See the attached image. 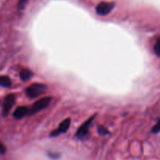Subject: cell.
<instances>
[{"instance_id": "1", "label": "cell", "mask_w": 160, "mask_h": 160, "mask_svg": "<svg viewBox=\"0 0 160 160\" xmlns=\"http://www.w3.org/2000/svg\"><path fill=\"white\" fill-rule=\"evenodd\" d=\"M47 88L45 84H33L26 89V94L29 98H35L45 93Z\"/></svg>"}, {"instance_id": "2", "label": "cell", "mask_w": 160, "mask_h": 160, "mask_svg": "<svg viewBox=\"0 0 160 160\" xmlns=\"http://www.w3.org/2000/svg\"><path fill=\"white\" fill-rule=\"evenodd\" d=\"M50 102H51V98L50 97H44V98H41V99H39L32 105L31 109H29L28 115L29 114L31 115L33 113H35V112L46 108L50 105Z\"/></svg>"}, {"instance_id": "3", "label": "cell", "mask_w": 160, "mask_h": 160, "mask_svg": "<svg viewBox=\"0 0 160 160\" xmlns=\"http://www.w3.org/2000/svg\"><path fill=\"white\" fill-rule=\"evenodd\" d=\"M115 4L113 2H101L99 3L96 8V12L100 16H105L109 13L111 9L114 7Z\"/></svg>"}, {"instance_id": "4", "label": "cell", "mask_w": 160, "mask_h": 160, "mask_svg": "<svg viewBox=\"0 0 160 160\" xmlns=\"http://www.w3.org/2000/svg\"><path fill=\"white\" fill-rule=\"evenodd\" d=\"M94 117H95V115L92 116L89 120H86L81 127L78 129L76 133V137L78 138V139H83L87 135L88 131H89V128L90 126L91 123H92L93 120H94Z\"/></svg>"}, {"instance_id": "5", "label": "cell", "mask_w": 160, "mask_h": 160, "mask_svg": "<svg viewBox=\"0 0 160 160\" xmlns=\"http://www.w3.org/2000/svg\"><path fill=\"white\" fill-rule=\"evenodd\" d=\"M70 124H71V119L70 118L65 119L64 121H62L61 123H60L59 127H58L56 130H54V131H53L51 133H50V136H51V137H56V136L60 135V134H64V133H65L66 131L68 130L69 127H70Z\"/></svg>"}, {"instance_id": "6", "label": "cell", "mask_w": 160, "mask_h": 160, "mask_svg": "<svg viewBox=\"0 0 160 160\" xmlns=\"http://www.w3.org/2000/svg\"><path fill=\"white\" fill-rule=\"evenodd\" d=\"M16 101V97L14 95H9L6 97L3 102V116H7L9 114V111L12 109L13 106L14 105Z\"/></svg>"}, {"instance_id": "7", "label": "cell", "mask_w": 160, "mask_h": 160, "mask_svg": "<svg viewBox=\"0 0 160 160\" xmlns=\"http://www.w3.org/2000/svg\"><path fill=\"white\" fill-rule=\"evenodd\" d=\"M28 112H29L28 108L25 107V106H20L14 111L13 117L16 119H21L26 115H28Z\"/></svg>"}, {"instance_id": "8", "label": "cell", "mask_w": 160, "mask_h": 160, "mask_svg": "<svg viewBox=\"0 0 160 160\" xmlns=\"http://www.w3.org/2000/svg\"><path fill=\"white\" fill-rule=\"evenodd\" d=\"M33 76L32 72L28 69H22L20 72V78L23 81H27Z\"/></svg>"}, {"instance_id": "9", "label": "cell", "mask_w": 160, "mask_h": 160, "mask_svg": "<svg viewBox=\"0 0 160 160\" xmlns=\"http://www.w3.org/2000/svg\"><path fill=\"white\" fill-rule=\"evenodd\" d=\"M12 84L10 78L6 76H0V86L4 88L10 87Z\"/></svg>"}, {"instance_id": "10", "label": "cell", "mask_w": 160, "mask_h": 160, "mask_svg": "<svg viewBox=\"0 0 160 160\" xmlns=\"http://www.w3.org/2000/svg\"><path fill=\"white\" fill-rule=\"evenodd\" d=\"M154 52L158 56H160V38L158 39L154 47Z\"/></svg>"}, {"instance_id": "11", "label": "cell", "mask_w": 160, "mask_h": 160, "mask_svg": "<svg viewBox=\"0 0 160 160\" xmlns=\"http://www.w3.org/2000/svg\"><path fill=\"white\" fill-rule=\"evenodd\" d=\"M98 132L100 133V134H101V135H107V134H108V133H109L108 132V130L103 126L99 127Z\"/></svg>"}, {"instance_id": "12", "label": "cell", "mask_w": 160, "mask_h": 160, "mask_svg": "<svg viewBox=\"0 0 160 160\" xmlns=\"http://www.w3.org/2000/svg\"><path fill=\"white\" fill-rule=\"evenodd\" d=\"M152 132L153 133H158L160 132V120L157 122L156 124L154 126V128H152Z\"/></svg>"}, {"instance_id": "13", "label": "cell", "mask_w": 160, "mask_h": 160, "mask_svg": "<svg viewBox=\"0 0 160 160\" xmlns=\"http://www.w3.org/2000/svg\"><path fill=\"white\" fill-rule=\"evenodd\" d=\"M6 152V148H5L4 145L0 142V155H3Z\"/></svg>"}]
</instances>
